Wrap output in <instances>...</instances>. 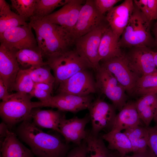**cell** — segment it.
I'll list each match as a JSON object with an SVG mask.
<instances>
[{
    "label": "cell",
    "mask_w": 157,
    "mask_h": 157,
    "mask_svg": "<svg viewBox=\"0 0 157 157\" xmlns=\"http://www.w3.org/2000/svg\"><path fill=\"white\" fill-rule=\"evenodd\" d=\"M157 86V72L143 75L138 80L132 96H141L146 90Z\"/></svg>",
    "instance_id": "cell-33"
},
{
    "label": "cell",
    "mask_w": 157,
    "mask_h": 157,
    "mask_svg": "<svg viewBox=\"0 0 157 157\" xmlns=\"http://www.w3.org/2000/svg\"><path fill=\"white\" fill-rule=\"evenodd\" d=\"M118 157H133L132 156H120L119 155Z\"/></svg>",
    "instance_id": "cell-48"
},
{
    "label": "cell",
    "mask_w": 157,
    "mask_h": 157,
    "mask_svg": "<svg viewBox=\"0 0 157 157\" xmlns=\"http://www.w3.org/2000/svg\"><path fill=\"white\" fill-rule=\"evenodd\" d=\"M132 156L133 157H157L148 147L142 151L133 153Z\"/></svg>",
    "instance_id": "cell-42"
},
{
    "label": "cell",
    "mask_w": 157,
    "mask_h": 157,
    "mask_svg": "<svg viewBox=\"0 0 157 157\" xmlns=\"http://www.w3.org/2000/svg\"><path fill=\"white\" fill-rule=\"evenodd\" d=\"M36 0H11L16 13L26 21L33 16Z\"/></svg>",
    "instance_id": "cell-32"
},
{
    "label": "cell",
    "mask_w": 157,
    "mask_h": 157,
    "mask_svg": "<svg viewBox=\"0 0 157 157\" xmlns=\"http://www.w3.org/2000/svg\"><path fill=\"white\" fill-rule=\"evenodd\" d=\"M119 40L108 26L103 32L100 42L98 52L100 62L124 54L121 49Z\"/></svg>",
    "instance_id": "cell-21"
},
{
    "label": "cell",
    "mask_w": 157,
    "mask_h": 157,
    "mask_svg": "<svg viewBox=\"0 0 157 157\" xmlns=\"http://www.w3.org/2000/svg\"><path fill=\"white\" fill-rule=\"evenodd\" d=\"M93 101L91 95L81 96L69 94H57L44 101L32 102L33 108L49 107L63 112L75 113L88 109Z\"/></svg>",
    "instance_id": "cell-8"
},
{
    "label": "cell",
    "mask_w": 157,
    "mask_h": 157,
    "mask_svg": "<svg viewBox=\"0 0 157 157\" xmlns=\"http://www.w3.org/2000/svg\"><path fill=\"white\" fill-rule=\"evenodd\" d=\"M154 51L148 47H138L131 48L125 54L130 67L140 77L157 72Z\"/></svg>",
    "instance_id": "cell-15"
},
{
    "label": "cell",
    "mask_w": 157,
    "mask_h": 157,
    "mask_svg": "<svg viewBox=\"0 0 157 157\" xmlns=\"http://www.w3.org/2000/svg\"><path fill=\"white\" fill-rule=\"evenodd\" d=\"M95 71L97 90L110 99L119 111L127 102L124 88L111 73L100 65Z\"/></svg>",
    "instance_id": "cell-6"
},
{
    "label": "cell",
    "mask_w": 157,
    "mask_h": 157,
    "mask_svg": "<svg viewBox=\"0 0 157 157\" xmlns=\"http://www.w3.org/2000/svg\"><path fill=\"white\" fill-rule=\"evenodd\" d=\"M108 26L104 23L74 40L75 50L90 64L94 71L100 65L98 52L101 38L103 32Z\"/></svg>",
    "instance_id": "cell-7"
},
{
    "label": "cell",
    "mask_w": 157,
    "mask_h": 157,
    "mask_svg": "<svg viewBox=\"0 0 157 157\" xmlns=\"http://www.w3.org/2000/svg\"><path fill=\"white\" fill-rule=\"evenodd\" d=\"M151 22L134 4L131 17L119 41L120 47H154V39L150 31Z\"/></svg>",
    "instance_id": "cell-3"
},
{
    "label": "cell",
    "mask_w": 157,
    "mask_h": 157,
    "mask_svg": "<svg viewBox=\"0 0 157 157\" xmlns=\"http://www.w3.org/2000/svg\"><path fill=\"white\" fill-rule=\"evenodd\" d=\"M87 144L84 140L81 143L69 151L65 157H86Z\"/></svg>",
    "instance_id": "cell-35"
},
{
    "label": "cell",
    "mask_w": 157,
    "mask_h": 157,
    "mask_svg": "<svg viewBox=\"0 0 157 157\" xmlns=\"http://www.w3.org/2000/svg\"><path fill=\"white\" fill-rule=\"evenodd\" d=\"M151 20H157V0H147Z\"/></svg>",
    "instance_id": "cell-39"
},
{
    "label": "cell",
    "mask_w": 157,
    "mask_h": 157,
    "mask_svg": "<svg viewBox=\"0 0 157 157\" xmlns=\"http://www.w3.org/2000/svg\"><path fill=\"white\" fill-rule=\"evenodd\" d=\"M46 62L53 71L55 79L54 85L58 86L80 71L93 69L90 64L80 56L75 49L69 50L51 56Z\"/></svg>",
    "instance_id": "cell-4"
},
{
    "label": "cell",
    "mask_w": 157,
    "mask_h": 157,
    "mask_svg": "<svg viewBox=\"0 0 157 157\" xmlns=\"http://www.w3.org/2000/svg\"><path fill=\"white\" fill-rule=\"evenodd\" d=\"M52 93L47 91L34 88L29 94L32 97H35L39 99V101H44L50 98L52 96Z\"/></svg>",
    "instance_id": "cell-37"
},
{
    "label": "cell",
    "mask_w": 157,
    "mask_h": 157,
    "mask_svg": "<svg viewBox=\"0 0 157 157\" xmlns=\"http://www.w3.org/2000/svg\"><path fill=\"white\" fill-rule=\"evenodd\" d=\"M0 157H2L1 155H0Z\"/></svg>",
    "instance_id": "cell-49"
},
{
    "label": "cell",
    "mask_w": 157,
    "mask_h": 157,
    "mask_svg": "<svg viewBox=\"0 0 157 157\" xmlns=\"http://www.w3.org/2000/svg\"><path fill=\"white\" fill-rule=\"evenodd\" d=\"M88 109L92 125L90 131L93 135L98 136L102 131L111 130L117 114L113 104L98 98L93 100Z\"/></svg>",
    "instance_id": "cell-10"
},
{
    "label": "cell",
    "mask_w": 157,
    "mask_h": 157,
    "mask_svg": "<svg viewBox=\"0 0 157 157\" xmlns=\"http://www.w3.org/2000/svg\"><path fill=\"white\" fill-rule=\"evenodd\" d=\"M153 32L154 35V48L156 49V51H157V20L155 23L153 29Z\"/></svg>",
    "instance_id": "cell-44"
},
{
    "label": "cell",
    "mask_w": 157,
    "mask_h": 157,
    "mask_svg": "<svg viewBox=\"0 0 157 157\" xmlns=\"http://www.w3.org/2000/svg\"><path fill=\"white\" fill-rule=\"evenodd\" d=\"M105 17L97 10L93 0H87L82 6L71 33L74 40L95 29L104 23Z\"/></svg>",
    "instance_id": "cell-12"
},
{
    "label": "cell",
    "mask_w": 157,
    "mask_h": 157,
    "mask_svg": "<svg viewBox=\"0 0 157 157\" xmlns=\"http://www.w3.org/2000/svg\"><path fill=\"white\" fill-rule=\"evenodd\" d=\"M31 117L33 122L37 127L51 129L59 133L60 123L66 118L64 112L58 110H42L40 108L32 109Z\"/></svg>",
    "instance_id": "cell-19"
},
{
    "label": "cell",
    "mask_w": 157,
    "mask_h": 157,
    "mask_svg": "<svg viewBox=\"0 0 157 157\" xmlns=\"http://www.w3.org/2000/svg\"><path fill=\"white\" fill-rule=\"evenodd\" d=\"M18 50L0 43V78L10 93L13 91L16 76L20 69L16 57Z\"/></svg>",
    "instance_id": "cell-14"
},
{
    "label": "cell",
    "mask_w": 157,
    "mask_h": 157,
    "mask_svg": "<svg viewBox=\"0 0 157 157\" xmlns=\"http://www.w3.org/2000/svg\"><path fill=\"white\" fill-rule=\"evenodd\" d=\"M32 29L28 23L7 30L0 35V43L18 50L40 49Z\"/></svg>",
    "instance_id": "cell-13"
},
{
    "label": "cell",
    "mask_w": 157,
    "mask_h": 157,
    "mask_svg": "<svg viewBox=\"0 0 157 157\" xmlns=\"http://www.w3.org/2000/svg\"><path fill=\"white\" fill-rule=\"evenodd\" d=\"M154 59L155 64L157 67V51H154Z\"/></svg>",
    "instance_id": "cell-46"
},
{
    "label": "cell",
    "mask_w": 157,
    "mask_h": 157,
    "mask_svg": "<svg viewBox=\"0 0 157 157\" xmlns=\"http://www.w3.org/2000/svg\"><path fill=\"white\" fill-rule=\"evenodd\" d=\"M35 83H45L54 85L55 79L47 65L26 69Z\"/></svg>",
    "instance_id": "cell-30"
},
{
    "label": "cell",
    "mask_w": 157,
    "mask_h": 157,
    "mask_svg": "<svg viewBox=\"0 0 157 157\" xmlns=\"http://www.w3.org/2000/svg\"><path fill=\"white\" fill-rule=\"evenodd\" d=\"M90 121L89 114L82 118L74 117L69 119L65 118L60 125L59 133L67 143L72 142L79 145L88 135V131L85 130V127Z\"/></svg>",
    "instance_id": "cell-17"
},
{
    "label": "cell",
    "mask_w": 157,
    "mask_h": 157,
    "mask_svg": "<svg viewBox=\"0 0 157 157\" xmlns=\"http://www.w3.org/2000/svg\"><path fill=\"white\" fill-rule=\"evenodd\" d=\"M15 133L36 157H65L69 146L58 134L47 133L36 126L31 118L21 123Z\"/></svg>",
    "instance_id": "cell-1"
},
{
    "label": "cell",
    "mask_w": 157,
    "mask_h": 157,
    "mask_svg": "<svg viewBox=\"0 0 157 157\" xmlns=\"http://www.w3.org/2000/svg\"><path fill=\"white\" fill-rule=\"evenodd\" d=\"M29 20L43 58L47 59L67 51L74 43V39L71 33L61 26L44 18L32 17Z\"/></svg>",
    "instance_id": "cell-2"
},
{
    "label": "cell",
    "mask_w": 157,
    "mask_h": 157,
    "mask_svg": "<svg viewBox=\"0 0 157 157\" xmlns=\"http://www.w3.org/2000/svg\"><path fill=\"white\" fill-rule=\"evenodd\" d=\"M87 144L86 157H118L119 155L116 152L111 151L107 147L103 140L93 135L88 131L85 139Z\"/></svg>",
    "instance_id": "cell-26"
},
{
    "label": "cell",
    "mask_w": 157,
    "mask_h": 157,
    "mask_svg": "<svg viewBox=\"0 0 157 157\" xmlns=\"http://www.w3.org/2000/svg\"><path fill=\"white\" fill-rule=\"evenodd\" d=\"M18 62L22 66L28 67H37L47 64L44 62L40 49H24L18 50L16 53Z\"/></svg>",
    "instance_id": "cell-28"
},
{
    "label": "cell",
    "mask_w": 157,
    "mask_h": 157,
    "mask_svg": "<svg viewBox=\"0 0 157 157\" xmlns=\"http://www.w3.org/2000/svg\"><path fill=\"white\" fill-rule=\"evenodd\" d=\"M135 104L141 120L148 127L157 109V93L146 94L135 101Z\"/></svg>",
    "instance_id": "cell-24"
},
{
    "label": "cell",
    "mask_w": 157,
    "mask_h": 157,
    "mask_svg": "<svg viewBox=\"0 0 157 157\" xmlns=\"http://www.w3.org/2000/svg\"><path fill=\"white\" fill-rule=\"evenodd\" d=\"M148 93H157V86L151 89H150L144 91L142 94L141 96Z\"/></svg>",
    "instance_id": "cell-45"
},
{
    "label": "cell",
    "mask_w": 157,
    "mask_h": 157,
    "mask_svg": "<svg viewBox=\"0 0 157 157\" xmlns=\"http://www.w3.org/2000/svg\"><path fill=\"white\" fill-rule=\"evenodd\" d=\"M149 133L148 147L157 157V128L147 127Z\"/></svg>",
    "instance_id": "cell-36"
},
{
    "label": "cell",
    "mask_w": 157,
    "mask_h": 157,
    "mask_svg": "<svg viewBox=\"0 0 157 157\" xmlns=\"http://www.w3.org/2000/svg\"><path fill=\"white\" fill-rule=\"evenodd\" d=\"M95 7L101 15L107 13L113 8L120 0H93Z\"/></svg>",
    "instance_id": "cell-34"
},
{
    "label": "cell",
    "mask_w": 157,
    "mask_h": 157,
    "mask_svg": "<svg viewBox=\"0 0 157 157\" xmlns=\"http://www.w3.org/2000/svg\"><path fill=\"white\" fill-rule=\"evenodd\" d=\"M84 1L68 0L60 9L44 18L61 26L71 33L76 22Z\"/></svg>",
    "instance_id": "cell-16"
},
{
    "label": "cell",
    "mask_w": 157,
    "mask_h": 157,
    "mask_svg": "<svg viewBox=\"0 0 157 157\" xmlns=\"http://www.w3.org/2000/svg\"><path fill=\"white\" fill-rule=\"evenodd\" d=\"M141 124V120L135 102L129 101L116 114L111 130L121 131Z\"/></svg>",
    "instance_id": "cell-20"
},
{
    "label": "cell",
    "mask_w": 157,
    "mask_h": 157,
    "mask_svg": "<svg viewBox=\"0 0 157 157\" xmlns=\"http://www.w3.org/2000/svg\"><path fill=\"white\" fill-rule=\"evenodd\" d=\"M11 94L9 92L2 80L0 78V99L2 101L7 100Z\"/></svg>",
    "instance_id": "cell-40"
},
{
    "label": "cell",
    "mask_w": 157,
    "mask_h": 157,
    "mask_svg": "<svg viewBox=\"0 0 157 157\" xmlns=\"http://www.w3.org/2000/svg\"><path fill=\"white\" fill-rule=\"evenodd\" d=\"M32 98L29 94L16 92L1 102L0 117L9 129L31 118Z\"/></svg>",
    "instance_id": "cell-5"
},
{
    "label": "cell",
    "mask_w": 157,
    "mask_h": 157,
    "mask_svg": "<svg viewBox=\"0 0 157 157\" xmlns=\"http://www.w3.org/2000/svg\"><path fill=\"white\" fill-rule=\"evenodd\" d=\"M9 130L7 125L3 122L0 124V144L1 145L6 137Z\"/></svg>",
    "instance_id": "cell-41"
},
{
    "label": "cell",
    "mask_w": 157,
    "mask_h": 157,
    "mask_svg": "<svg viewBox=\"0 0 157 157\" xmlns=\"http://www.w3.org/2000/svg\"><path fill=\"white\" fill-rule=\"evenodd\" d=\"M35 83L26 69H20L14 83L13 91L30 94L33 89Z\"/></svg>",
    "instance_id": "cell-31"
},
{
    "label": "cell",
    "mask_w": 157,
    "mask_h": 157,
    "mask_svg": "<svg viewBox=\"0 0 157 157\" xmlns=\"http://www.w3.org/2000/svg\"><path fill=\"white\" fill-rule=\"evenodd\" d=\"M90 69L80 71L60 83L57 94L85 96L95 93L98 90L96 80Z\"/></svg>",
    "instance_id": "cell-9"
},
{
    "label": "cell",
    "mask_w": 157,
    "mask_h": 157,
    "mask_svg": "<svg viewBox=\"0 0 157 157\" xmlns=\"http://www.w3.org/2000/svg\"><path fill=\"white\" fill-rule=\"evenodd\" d=\"M134 8L132 0H125L108 11L106 21L114 33L119 38L128 24Z\"/></svg>",
    "instance_id": "cell-18"
},
{
    "label": "cell",
    "mask_w": 157,
    "mask_h": 157,
    "mask_svg": "<svg viewBox=\"0 0 157 157\" xmlns=\"http://www.w3.org/2000/svg\"><path fill=\"white\" fill-rule=\"evenodd\" d=\"M26 20L11 10L5 0H0V35L6 31L26 24Z\"/></svg>",
    "instance_id": "cell-25"
},
{
    "label": "cell",
    "mask_w": 157,
    "mask_h": 157,
    "mask_svg": "<svg viewBox=\"0 0 157 157\" xmlns=\"http://www.w3.org/2000/svg\"><path fill=\"white\" fill-rule=\"evenodd\" d=\"M153 119H154L155 122L156 124V126L157 128V109L155 113Z\"/></svg>",
    "instance_id": "cell-47"
},
{
    "label": "cell",
    "mask_w": 157,
    "mask_h": 157,
    "mask_svg": "<svg viewBox=\"0 0 157 157\" xmlns=\"http://www.w3.org/2000/svg\"><path fill=\"white\" fill-rule=\"evenodd\" d=\"M101 62L100 65L111 73L124 88L126 93L132 96L140 77L130 67L125 54Z\"/></svg>",
    "instance_id": "cell-11"
},
{
    "label": "cell",
    "mask_w": 157,
    "mask_h": 157,
    "mask_svg": "<svg viewBox=\"0 0 157 157\" xmlns=\"http://www.w3.org/2000/svg\"><path fill=\"white\" fill-rule=\"evenodd\" d=\"M101 138L108 142L107 147L109 149L115 151L120 156L133 153L131 142L124 132L111 130L103 134Z\"/></svg>",
    "instance_id": "cell-23"
},
{
    "label": "cell",
    "mask_w": 157,
    "mask_h": 157,
    "mask_svg": "<svg viewBox=\"0 0 157 157\" xmlns=\"http://www.w3.org/2000/svg\"><path fill=\"white\" fill-rule=\"evenodd\" d=\"M135 4L142 14L150 22V17L147 4V0H133Z\"/></svg>",
    "instance_id": "cell-38"
},
{
    "label": "cell",
    "mask_w": 157,
    "mask_h": 157,
    "mask_svg": "<svg viewBox=\"0 0 157 157\" xmlns=\"http://www.w3.org/2000/svg\"><path fill=\"white\" fill-rule=\"evenodd\" d=\"M54 85L45 83H35V88L38 89L47 91L51 93L52 92Z\"/></svg>",
    "instance_id": "cell-43"
},
{
    "label": "cell",
    "mask_w": 157,
    "mask_h": 157,
    "mask_svg": "<svg viewBox=\"0 0 157 157\" xmlns=\"http://www.w3.org/2000/svg\"><path fill=\"white\" fill-rule=\"evenodd\" d=\"M68 0H36L33 17L42 19L51 14L57 8L63 6Z\"/></svg>",
    "instance_id": "cell-29"
},
{
    "label": "cell",
    "mask_w": 157,
    "mask_h": 157,
    "mask_svg": "<svg viewBox=\"0 0 157 157\" xmlns=\"http://www.w3.org/2000/svg\"><path fill=\"white\" fill-rule=\"evenodd\" d=\"M0 147L2 157H35L30 149L19 140L15 133L10 130Z\"/></svg>",
    "instance_id": "cell-22"
},
{
    "label": "cell",
    "mask_w": 157,
    "mask_h": 157,
    "mask_svg": "<svg viewBox=\"0 0 157 157\" xmlns=\"http://www.w3.org/2000/svg\"><path fill=\"white\" fill-rule=\"evenodd\" d=\"M131 143L133 153L142 151L148 147L149 133L147 127L139 125L125 130Z\"/></svg>",
    "instance_id": "cell-27"
}]
</instances>
